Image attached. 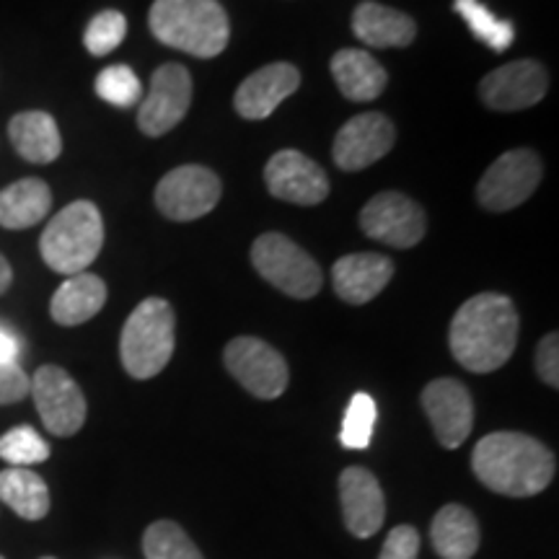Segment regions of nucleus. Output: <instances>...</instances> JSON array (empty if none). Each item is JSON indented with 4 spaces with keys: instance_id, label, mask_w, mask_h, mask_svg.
Wrapping results in <instances>:
<instances>
[{
    "instance_id": "1",
    "label": "nucleus",
    "mask_w": 559,
    "mask_h": 559,
    "mask_svg": "<svg viewBox=\"0 0 559 559\" xmlns=\"http://www.w3.org/2000/svg\"><path fill=\"white\" fill-rule=\"evenodd\" d=\"M521 319L513 300L500 293H479L461 304L451 321L453 358L472 373H492L506 366L519 345Z\"/></svg>"
},
{
    "instance_id": "2",
    "label": "nucleus",
    "mask_w": 559,
    "mask_h": 559,
    "mask_svg": "<svg viewBox=\"0 0 559 559\" xmlns=\"http://www.w3.org/2000/svg\"><path fill=\"white\" fill-rule=\"evenodd\" d=\"M472 469L487 489L508 498H534L551 485L557 459L526 432H489L474 445Z\"/></svg>"
},
{
    "instance_id": "3",
    "label": "nucleus",
    "mask_w": 559,
    "mask_h": 559,
    "mask_svg": "<svg viewBox=\"0 0 559 559\" xmlns=\"http://www.w3.org/2000/svg\"><path fill=\"white\" fill-rule=\"evenodd\" d=\"M148 24L158 41L194 58H215L230 39L228 16L218 0H156Z\"/></svg>"
},
{
    "instance_id": "4",
    "label": "nucleus",
    "mask_w": 559,
    "mask_h": 559,
    "mask_svg": "<svg viewBox=\"0 0 559 559\" xmlns=\"http://www.w3.org/2000/svg\"><path fill=\"white\" fill-rule=\"evenodd\" d=\"M104 247V221L99 207L88 200L70 202L47 223L39 239L41 260L60 275L86 272Z\"/></svg>"
},
{
    "instance_id": "5",
    "label": "nucleus",
    "mask_w": 559,
    "mask_h": 559,
    "mask_svg": "<svg viewBox=\"0 0 559 559\" xmlns=\"http://www.w3.org/2000/svg\"><path fill=\"white\" fill-rule=\"evenodd\" d=\"M174 330L177 319L169 300L145 298L130 313L122 326L120 358L132 379L145 381L169 366L174 355Z\"/></svg>"
},
{
    "instance_id": "6",
    "label": "nucleus",
    "mask_w": 559,
    "mask_h": 559,
    "mask_svg": "<svg viewBox=\"0 0 559 559\" xmlns=\"http://www.w3.org/2000/svg\"><path fill=\"white\" fill-rule=\"evenodd\" d=\"M251 264L267 283L290 298H313L321 290L317 260L283 234H264L251 247Z\"/></svg>"
},
{
    "instance_id": "7",
    "label": "nucleus",
    "mask_w": 559,
    "mask_h": 559,
    "mask_svg": "<svg viewBox=\"0 0 559 559\" xmlns=\"http://www.w3.org/2000/svg\"><path fill=\"white\" fill-rule=\"evenodd\" d=\"M542 158L534 151L519 148L508 151L481 174L477 187V200L492 213H508L519 207L534 194L542 181Z\"/></svg>"
},
{
    "instance_id": "8",
    "label": "nucleus",
    "mask_w": 559,
    "mask_h": 559,
    "mask_svg": "<svg viewBox=\"0 0 559 559\" xmlns=\"http://www.w3.org/2000/svg\"><path fill=\"white\" fill-rule=\"evenodd\" d=\"M29 381V394L34 396L45 428L58 438L75 436L86 423L88 407L73 376L60 366H41Z\"/></svg>"
},
{
    "instance_id": "9",
    "label": "nucleus",
    "mask_w": 559,
    "mask_h": 559,
    "mask_svg": "<svg viewBox=\"0 0 559 559\" xmlns=\"http://www.w3.org/2000/svg\"><path fill=\"white\" fill-rule=\"evenodd\" d=\"M228 373L257 400H277L288 389V366L275 347L257 337H236L223 353Z\"/></svg>"
},
{
    "instance_id": "10",
    "label": "nucleus",
    "mask_w": 559,
    "mask_h": 559,
    "mask_svg": "<svg viewBox=\"0 0 559 559\" xmlns=\"http://www.w3.org/2000/svg\"><path fill=\"white\" fill-rule=\"evenodd\" d=\"M223 185L218 174L205 166H179L166 174L156 187V207L169 221H198L218 205Z\"/></svg>"
},
{
    "instance_id": "11",
    "label": "nucleus",
    "mask_w": 559,
    "mask_h": 559,
    "mask_svg": "<svg viewBox=\"0 0 559 559\" xmlns=\"http://www.w3.org/2000/svg\"><path fill=\"white\" fill-rule=\"evenodd\" d=\"M192 104V75L185 66L166 62L151 75V91L138 109V128L148 138H160L185 120Z\"/></svg>"
},
{
    "instance_id": "12",
    "label": "nucleus",
    "mask_w": 559,
    "mask_h": 559,
    "mask_svg": "<svg viewBox=\"0 0 559 559\" xmlns=\"http://www.w3.org/2000/svg\"><path fill=\"white\" fill-rule=\"evenodd\" d=\"M360 228L370 239L394 249H412L423 241L425 210L402 192H381L360 210Z\"/></svg>"
},
{
    "instance_id": "13",
    "label": "nucleus",
    "mask_w": 559,
    "mask_h": 559,
    "mask_svg": "<svg viewBox=\"0 0 559 559\" xmlns=\"http://www.w3.org/2000/svg\"><path fill=\"white\" fill-rule=\"evenodd\" d=\"M549 88L547 68L536 60L508 62L479 83V96L495 111L528 109L544 99Z\"/></svg>"
},
{
    "instance_id": "14",
    "label": "nucleus",
    "mask_w": 559,
    "mask_h": 559,
    "mask_svg": "<svg viewBox=\"0 0 559 559\" xmlns=\"http://www.w3.org/2000/svg\"><path fill=\"white\" fill-rule=\"evenodd\" d=\"M396 130L389 117L379 111H366V115L353 117L342 124V130L334 138V164L345 171H360L373 166L386 153L394 148Z\"/></svg>"
},
{
    "instance_id": "15",
    "label": "nucleus",
    "mask_w": 559,
    "mask_h": 559,
    "mask_svg": "<svg viewBox=\"0 0 559 559\" xmlns=\"http://www.w3.org/2000/svg\"><path fill=\"white\" fill-rule=\"evenodd\" d=\"M264 181L272 198L293 205H319L330 194V179L317 160L300 151H280L264 166Z\"/></svg>"
},
{
    "instance_id": "16",
    "label": "nucleus",
    "mask_w": 559,
    "mask_h": 559,
    "mask_svg": "<svg viewBox=\"0 0 559 559\" xmlns=\"http://www.w3.org/2000/svg\"><path fill=\"white\" fill-rule=\"evenodd\" d=\"M423 407L443 449H459L469 438L474 425V407L469 391L461 381H430L423 391Z\"/></svg>"
},
{
    "instance_id": "17",
    "label": "nucleus",
    "mask_w": 559,
    "mask_h": 559,
    "mask_svg": "<svg viewBox=\"0 0 559 559\" xmlns=\"http://www.w3.org/2000/svg\"><path fill=\"white\" fill-rule=\"evenodd\" d=\"M340 500L345 526L358 539H370L386 519V500L379 479L362 466H347L340 474Z\"/></svg>"
},
{
    "instance_id": "18",
    "label": "nucleus",
    "mask_w": 559,
    "mask_h": 559,
    "mask_svg": "<svg viewBox=\"0 0 559 559\" xmlns=\"http://www.w3.org/2000/svg\"><path fill=\"white\" fill-rule=\"evenodd\" d=\"M300 86V73L290 62H272L251 73L234 96V107L243 120H267L280 104Z\"/></svg>"
},
{
    "instance_id": "19",
    "label": "nucleus",
    "mask_w": 559,
    "mask_h": 559,
    "mask_svg": "<svg viewBox=\"0 0 559 559\" xmlns=\"http://www.w3.org/2000/svg\"><path fill=\"white\" fill-rule=\"evenodd\" d=\"M391 277H394V262L383 254H373V251L347 254L334 262L332 267L334 293L345 304L353 306H362L373 300L386 288Z\"/></svg>"
},
{
    "instance_id": "20",
    "label": "nucleus",
    "mask_w": 559,
    "mask_h": 559,
    "mask_svg": "<svg viewBox=\"0 0 559 559\" xmlns=\"http://www.w3.org/2000/svg\"><path fill=\"white\" fill-rule=\"evenodd\" d=\"M353 32L368 47H409L417 37V24L407 13L366 0L353 13Z\"/></svg>"
},
{
    "instance_id": "21",
    "label": "nucleus",
    "mask_w": 559,
    "mask_h": 559,
    "mask_svg": "<svg viewBox=\"0 0 559 559\" xmlns=\"http://www.w3.org/2000/svg\"><path fill=\"white\" fill-rule=\"evenodd\" d=\"M107 304V285L99 275H70L52 296L50 313L60 326H79L94 319Z\"/></svg>"
},
{
    "instance_id": "22",
    "label": "nucleus",
    "mask_w": 559,
    "mask_h": 559,
    "mask_svg": "<svg viewBox=\"0 0 559 559\" xmlns=\"http://www.w3.org/2000/svg\"><path fill=\"white\" fill-rule=\"evenodd\" d=\"M332 75L342 96L349 102H373L386 88L389 75L373 55L362 50H340L332 58Z\"/></svg>"
},
{
    "instance_id": "23",
    "label": "nucleus",
    "mask_w": 559,
    "mask_h": 559,
    "mask_svg": "<svg viewBox=\"0 0 559 559\" xmlns=\"http://www.w3.org/2000/svg\"><path fill=\"white\" fill-rule=\"evenodd\" d=\"M11 145L32 164H52L62 153L58 122L47 111H19L9 124Z\"/></svg>"
},
{
    "instance_id": "24",
    "label": "nucleus",
    "mask_w": 559,
    "mask_h": 559,
    "mask_svg": "<svg viewBox=\"0 0 559 559\" xmlns=\"http://www.w3.org/2000/svg\"><path fill=\"white\" fill-rule=\"evenodd\" d=\"M430 542L436 547L438 557L472 559L477 555L481 542L479 523L464 506H445L432 519Z\"/></svg>"
},
{
    "instance_id": "25",
    "label": "nucleus",
    "mask_w": 559,
    "mask_h": 559,
    "mask_svg": "<svg viewBox=\"0 0 559 559\" xmlns=\"http://www.w3.org/2000/svg\"><path fill=\"white\" fill-rule=\"evenodd\" d=\"M52 207V192L37 177L19 179L0 192V226L21 230L37 226Z\"/></svg>"
},
{
    "instance_id": "26",
    "label": "nucleus",
    "mask_w": 559,
    "mask_h": 559,
    "mask_svg": "<svg viewBox=\"0 0 559 559\" xmlns=\"http://www.w3.org/2000/svg\"><path fill=\"white\" fill-rule=\"evenodd\" d=\"M0 500L24 521H41L50 513V487L37 472L24 466L0 472Z\"/></svg>"
},
{
    "instance_id": "27",
    "label": "nucleus",
    "mask_w": 559,
    "mask_h": 559,
    "mask_svg": "<svg viewBox=\"0 0 559 559\" xmlns=\"http://www.w3.org/2000/svg\"><path fill=\"white\" fill-rule=\"evenodd\" d=\"M453 9H456V13L466 21V24H469L474 37L485 41L489 50L506 52L508 47L513 45V24H510V21L495 19L492 11H489L487 5H481L479 0H456Z\"/></svg>"
},
{
    "instance_id": "28",
    "label": "nucleus",
    "mask_w": 559,
    "mask_h": 559,
    "mask_svg": "<svg viewBox=\"0 0 559 559\" xmlns=\"http://www.w3.org/2000/svg\"><path fill=\"white\" fill-rule=\"evenodd\" d=\"M145 559H202L187 531L174 521H156L143 536Z\"/></svg>"
},
{
    "instance_id": "29",
    "label": "nucleus",
    "mask_w": 559,
    "mask_h": 559,
    "mask_svg": "<svg viewBox=\"0 0 559 559\" xmlns=\"http://www.w3.org/2000/svg\"><path fill=\"white\" fill-rule=\"evenodd\" d=\"M0 459L11 466L29 469V466L50 459V445L29 425H19L0 436Z\"/></svg>"
},
{
    "instance_id": "30",
    "label": "nucleus",
    "mask_w": 559,
    "mask_h": 559,
    "mask_svg": "<svg viewBox=\"0 0 559 559\" xmlns=\"http://www.w3.org/2000/svg\"><path fill=\"white\" fill-rule=\"evenodd\" d=\"M373 425H376V402L370 400L368 394L358 391V394L349 400V407L345 412V423H342V430H340L342 445L353 451L368 449L370 436H373Z\"/></svg>"
},
{
    "instance_id": "31",
    "label": "nucleus",
    "mask_w": 559,
    "mask_h": 559,
    "mask_svg": "<svg viewBox=\"0 0 559 559\" xmlns=\"http://www.w3.org/2000/svg\"><path fill=\"white\" fill-rule=\"evenodd\" d=\"M124 34H128V19L120 11H102L99 16L91 19L83 34V45L91 55L102 58L122 45Z\"/></svg>"
},
{
    "instance_id": "32",
    "label": "nucleus",
    "mask_w": 559,
    "mask_h": 559,
    "mask_svg": "<svg viewBox=\"0 0 559 559\" xmlns=\"http://www.w3.org/2000/svg\"><path fill=\"white\" fill-rule=\"evenodd\" d=\"M96 94L115 107H132L143 96V86L128 66H111L104 68L96 79Z\"/></svg>"
},
{
    "instance_id": "33",
    "label": "nucleus",
    "mask_w": 559,
    "mask_h": 559,
    "mask_svg": "<svg viewBox=\"0 0 559 559\" xmlns=\"http://www.w3.org/2000/svg\"><path fill=\"white\" fill-rule=\"evenodd\" d=\"M419 555V534L412 526H396L389 531L386 542L381 547L379 559H417Z\"/></svg>"
},
{
    "instance_id": "34",
    "label": "nucleus",
    "mask_w": 559,
    "mask_h": 559,
    "mask_svg": "<svg viewBox=\"0 0 559 559\" xmlns=\"http://www.w3.org/2000/svg\"><path fill=\"white\" fill-rule=\"evenodd\" d=\"M32 381L16 362H0V407L3 404H16L29 394Z\"/></svg>"
},
{
    "instance_id": "35",
    "label": "nucleus",
    "mask_w": 559,
    "mask_h": 559,
    "mask_svg": "<svg viewBox=\"0 0 559 559\" xmlns=\"http://www.w3.org/2000/svg\"><path fill=\"white\" fill-rule=\"evenodd\" d=\"M536 373L547 386H559V337L557 332L547 334L536 347Z\"/></svg>"
},
{
    "instance_id": "36",
    "label": "nucleus",
    "mask_w": 559,
    "mask_h": 559,
    "mask_svg": "<svg viewBox=\"0 0 559 559\" xmlns=\"http://www.w3.org/2000/svg\"><path fill=\"white\" fill-rule=\"evenodd\" d=\"M19 345L9 332L0 330V362H16Z\"/></svg>"
},
{
    "instance_id": "37",
    "label": "nucleus",
    "mask_w": 559,
    "mask_h": 559,
    "mask_svg": "<svg viewBox=\"0 0 559 559\" xmlns=\"http://www.w3.org/2000/svg\"><path fill=\"white\" fill-rule=\"evenodd\" d=\"M11 283H13V270H11V264L5 262V257L0 254V296L11 288Z\"/></svg>"
},
{
    "instance_id": "38",
    "label": "nucleus",
    "mask_w": 559,
    "mask_h": 559,
    "mask_svg": "<svg viewBox=\"0 0 559 559\" xmlns=\"http://www.w3.org/2000/svg\"><path fill=\"white\" fill-rule=\"evenodd\" d=\"M41 559H55V557H41Z\"/></svg>"
},
{
    "instance_id": "39",
    "label": "nucleus",
    "mask_w": 559,
    "mask_h": 559,
    "mask_svg": "<svg viewBox=\"0 0 559 559\" xmlns=\"http://www.w3.org/2000/svg\"><path fill=\"white\" fill-rule=\"evenodd\" d=\"M0 559H5V557H0Z\"/></svg>"
}]
</instances>
